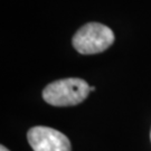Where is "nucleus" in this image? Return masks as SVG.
<instances>
[{
    "instance_id": "nucleus-5",
    "label": "nucleus",
    "mask_w": 151,
    "mask_h": 151,
    "mask_svg": "<svg viewBox=\"0 0 151 151\" xmlns=\"http://www.w3.org/2000/svg\"><path fill=\"white\" fill-rule=\"evenodd\" d=\"M92 91H95V87H94V86H91V92Z\"/></svg>"
},
{
    "instance_id": "nucleus-6",
    "label": "nucleus",
    "mask_w": 151,
    "mask_h": 151,
    "mask_svg": "<svg viewBox=\"0 0 151 151\" xmlns=\"http://www.w3.org/2000/svg\"><path fill=\"white\" fill-rule=\"evenodd\" d=\"M150 140H151V130H150Z\"/></svg>"
},
{
    "instance_id": "nucleus-3",
    "label": "nucleus",
    "mask_w": 151,
    "mask_h": 151,
    "mask_svg": "<svg viewBox=\"0 0 151 151\" xmlns=\"http://www.w3.org/2000/svg\"><path fill=\"white\" fill-rule=\"evenodd\" d=\"M27 139L34 151H72L68 138L49 127H34L28 131Z\"/></svg>"
},
{
    "instance_id": "nucleus-2",
    "label": "nucleus",
    "mask_w": 151,
    "mask_h": 151,
    "mask_svg": "<svg viewBox=\"0 0 151 151\" xmlns=\"http://www.w3.org/2000/svg\"><path fill=\"white\" fill-rule=\"evenodd\" d=\"M114 42L113 32L105 25L88 22L82 26L73 37L74 48L83 55L102 53Z\"/></svg>"
},
{
    "instance_id": "nucleus-1",
    "label": "nucleus",
    "mask_w": 151,
    "mask_h": 151,
    "mask_svg": "<svg viewBox=\"0 0 151 151\" xmlns=\"http://www.w3.org/2000/svg\"><path fill=\"white\" fill-rule=\"evenodd\" d=\"M91 86L82 78H63L43 90L45 102L53 106H73L82 103L90 94Z\"/></svg>"
},
{
    "instance_id": "nucleus-4",
    "label": "nucleus",
    "mask_w": 151,
    "mask_h": 151,
    "mask_svg": "<svg viewBox=\"0 0 151 151\" xmlns=\"http://www.w3.org/2000/svg\"><path fill=\"white\" fill-rule=\"evenodd\" d=\"M0 151H9V150H8L5 146H1V147H0Z\"/></svg>"
}]
</instances>
